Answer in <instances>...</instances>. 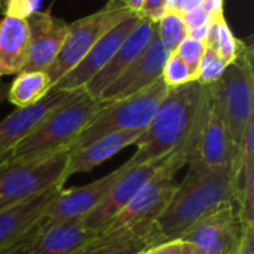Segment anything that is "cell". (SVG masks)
<instances>
[{
    "instance_id": "1",
    "label": "cell",
    "mask_w": 254,
    "mask_h": 254,
    "mask_svg": "<svg viewBox=\"0 0 254 254\" xmlns=\"http://www.w3.org/2000/svg\"><path fill=\"white\" fill-rule=\"evenodd\" d=\"M208 109L207 85L193 80L170 88L152 122L137 140L135 153L127 162L137 165L177 150L199 132Z\"/></svg>"
},
{
    "instance_id": "2",
    "label": "cell",
    "mask_w": 254,
    "mask_h": 254,
    "mask_svg": "<svg viewBox=\"0 0 254 254\" xmlns=\"http://www.w3.org/2000/svg\"><path fill=\"white\" fill-rule=\"evenodd\" d=\"M188 173L177 185L170 202L156 219L164 241L182 238L195 223L223 205L235 204V190L229 168H213L189 161Z\"/></svg>"
},
{
    "instance_id": "3",
    "label": "cell",
    "mask_w": 254,
    "mask_h": 254,
    "mask_svg": "<svg viewBox=\"0 0 254 254\" xmlns=\"http://www.w3.org/2000/svg\"><path fill=\"white\" fill-rule=\"evenodd\" d=\"M210 101L214 110L223 119L231 138L235 162L240 156L244 132L254 118V73L252 45L243 46L237 58L226 65L222 76L207 85ZM232 167V170H234Z\"/></svg>"
},
{
    "instance_id": "4",
    "label": "cell",
    "mask_w": 254,
    "mask_h": 254,
    "mask_svg": "<svg viewBox=\"0 0 254 254\" xmlns=\"http://www.w3.org/2000/svg\"><path fill=\"white\" fill-rule=\"evenodd\" d=\"M104 103L92 98L85 89L52 110L10 153V161L43 156L48 153L70 150L77 137L91 124Z\"/></svg>"
},
{
    "instance_id": "5",
    "label": "cell",
    "mask_w": 254,
    "mask_h": 254,
    "mask_svg": "<svg viewBox=\"0 0 254 254\" xmlns=\"http://www.w3.org/2000/svg\"><path fill=\"white\" fill-rule=\"evenodd\" d=\"M168 91V85L161 77L150 86L138 91L137 94H132L118 101L104 103L103 109L97 113V116L73 143L70 152L80 149L110 132L131 129L144 131L152 122Z\"/></svg>"
},
{
    "instance_id": "6",
    "label": "cell",
    "mask_w": 254,
    "mask_h": 254,
    "mask_svg": "<svg viewBox=\"0 0 254 254\" xmlns=\"http://www.w3.org/2000/svg\"><path fill=\"white\" fill-rule=\"evenodd\" d=\"M70 150L0 162V210L19 204L55 185H64Z\"/></svg>"
},
{
    "instance_id": "7",
    "label": "cell",
    "mask_w": 254,
    "mask_h": 254,
    "mask_svg": "<svg viewBox=\"0 0 254 254\" xmlns=\"http://www.w3.org/2000/svg\"><path fill=\"white\" fill-rule=\"evenodd\" d=\"M129 13L132 12L125 6L109 1L101 10L68 24L67 37L60 54L45 70L52 86L73 67H76L109 30L124 21Z\"/></svg>"
},
{
    "instance_id": "8",
    "label": "cell",
    "mask_w": 254,
    "mask_h": 254,
    "mask_svg": "<svg viewBox=\"0 0 254 254\" xmlns=\"http://www.w3.org/2000/svg\"><path fill=\"white\" fill-rule=\"evenodd\" d=\"M125 164L118 170L106 174L104 177L79 188L61 189L49 205L45 208L43 214L39 219V225L42 229L52 226L55 223L77 220L86 217L109 193L112 186L118 182V179L125 171Z\"/></svg>"
},
{
    "instance_id": "9",
    "label": "cell",
    "mask_w": 254,
    "mask_h": 254,
    "mask_svg": "<svg viewBox=\"0 0 254 254\" xmlns=\"http://www.w3.org/2000/svg\"><path fill=\"white\" fill-rule=\"evenodd\" d=\"M141 15L137 12L129 13L124 21L109 30L85 55V58L73 67L65 76H63L52 88L60 91H77L85 89L91 79L100 73L106 64L113 58L119 46L127 40V37L135 30L141 21Z\"/></svg>"
},
{
    "instance_id": "10",
    "label": "cell",
    "mask_w": 254,
    "mask_h": 254,
    "mask_svg": "<svg viewBox=\"0 0 254 254\" xmlns=\"http://www.w3.org/2000/svg\"><path fill=\"white\" fill-rule=\"evenodd\" d=\"M167 156L146 161L137 165H129L128 162H125L127 168L124 174L112 186L104 199L86 217L82 219L83 225L95 232H100L103 228H106L107 223L115 219L137 195V192L155 176Z\"/></svg>"
},
{
    "instance_id": "11",
    "label": "cell",
    "mask_w": 254,
    "mask_h": 254,
    "mask_svg": "<svg viewBox=\"0 0 254 254\" xmlns=\"http://www.w3.org/2000/svg\"><path fill=\"white\" fill-rule=\"evenodd\" d=\"M240 220L235 204H228L195 223L182 240L190 243L196 254H234Z\"/></svg>"
},
{
    "instance_id": "12",
    "label": "cell",
    "mask_w": 254,
    "mask_h": 254,
    "mask_svg": "<svg viewBox=\"0 0 254 254\" xmlns=\"http://www.w3.org/2000/svg\"><path fill=\"white\" fill-rule=\"evenodd\" d=\"M171 52L162 45L156 31L147 49L100 95L98 100L101 103L118 101L150 86L162 77V70Z\"/></svg>"
},
{
    "instance_id": "13",
    "label": "cell",
    "mask_w": 254,
    "mask_h": 254,
    "mask_svg": "<svg viewBox=\"0 0 254 254\" xmlns=\"http://www.w3.org/2000/svg\"><path fill=\"white\" fill-rule=\"evenodd\" d=\"M79 91L51 89L40 101L27 107H16L7 118L0 122V158L9 153L28 135L36 127L57 107L73 98Z\"/></svg>"
},
{
    "instance_id": "14",
    "label": "cell",
    "mask_w": 254,
    "mask_h": 254,
    "mask_svg": "<svg viewBox=\"0 0 254 254\" xmlns=\"http://www.w3.org/2000/svg\"><path fill=\"white\" fill-rule=\"evenodd\" d=\"M30 40L28 58L22 71H45L60 54L68 24L49 12L36 10L27 18Z\"/></svg>"
},
{
    "instance_id": "15",
    "label": "cell",
    "mask_w": 254,
    "mask_h": 254,
    "mask_svg": "<svg viewBox=\"0 0 254 254\" xmlns=\"http://www.w3.org/2000/svg\"><path fill=\"white\" fill-rule=\"evenodd\" d=\"M156 31H158V22L147 18H141L140 24L119 46L113 58L85 86L86 94L98 100L100 95L147 49Z\"/></svg>"
},
{
    "instance_id": "16",
    "label": "cell",
    "mask_w": 254,
    "mask_h": 254,
    "mask_svg": "<svg viewBox=\"0 0 254 254\" xmlns=\"http://www.w3.org/2000/svg\"><path fill=\"white\" fill-rule=\"evenodd\" d=\"M64 188L55 185L19 204L0 210V253L19 241L40 219L54 196Z\"/></svg>"
},
{
    "instance_id": "17",
    "label": "cell",
    "mask_w": 254,
    "mask_h": 254,
    "mask_svg": "<svg viewBox=\"0 0 254 254\" xmlns=\"http://www.w3.org/2000/svg\"><path fill=\"white\" fill-rule=\"evenodd\" d=\"M190 159L199 161L201 164L213 168H229L232 174L235 152L228 135L226 127L223 124V119L214 110L211 101L210 110L198 134L195 150Z\"/></svg>"
},
{
    "instance_id": "18",
    "label": "cell",
    "mask_w": 254,
    "mask_h": 254,
    "mask_svg": "<svg viewBox=\"0 0 254 254\" xmlns=\"http://www.w3.org/2000/svg\"><path fill=\"white\" fill-rule=\"evenodd\" d=\"M143 132H144L143 129L110 132L91 141L89 144L80 149L71 150L68 155V162H67L65 173H64L65 182L74 174L88 173L94 170L95 167L104 164L107 159L118 155L125 147L135 144Z\"/></svg>"
},
{
    "instance_id": "19",
    "label": "cell",
    "mask_w": 254,
    "mask_h": 254,
    "mask_svg": "<svg viewBox=\"0 0 254 254\" xmlns=\"http://www.w3.org/2000/svg\"><path fill=\"white\" fill-rule=\"evenodd\" d=\"M97 234L80 219L55 223L40 231L30 254H82Z\"/></svg>"
},
{
    "instance_id": "20",
    "label": "cell",
    "mask_w": 254,
    "mask_h": 254,
    "mask_svg": "<svg viewBox=\"0 0 254 254\" xmlns=\"http://www.w3.org/2000/svg\"><path fill=\"white\" fill-rule=\"evenodd\" d=\"M30 31L25 18L4 15L0 19V77L18 74L28 58Z\"/></svg>"
},
{
    "instance_id": "21",
    "label": "cell",
    "mask_w": 254,
    "mask_h": 254,
    "mask_svg": "<svg viewBox=\"0 0 254 254\" xmlns=\"http://www.w3.org/2000/svg\"><path fill=\"white\" fill-rule=\"evenodd\" d=\"M52 83L45 71H21L13 79L7 91V100L16 107H27L40 101Z\"/></svg>"
},
{
    "instance_id": "22",
    "label": "cell",
    "mask_w": 254,
    "mask_h": 254,
    "mask_svg": "<svg viewBox=\"0 0 254 254\" xmlns=\"http://www.w3.org/2000/svg\"><path fill=\"white\" fill-rule=\"evenodd\" d=\"M207 45H210L226 61V64H231L237 58L240 51L243 49L244 42L238 40L234 36L225 16H219V18L213 19L211 30H210V34L207 39Z\"/></svg>"
},
{
    "instance_id": "23",
    "label": "cell",
    "mask_w": 254,
    "mask_h": 254,
    "mask_svg": "<svg viewBox=\"0 0 254 254\" xmlns=\"http://www.w3.org/2000/svg\"><path fill=\"white\" fill-rule=\"evenodd\" d=\"M158 36L162 45L170 52H174L188 37V27L183 19V13L174 9L167 10L165 15L158 21Z\"/></svg>"
},
{
    "instance_id": "24",
    "label": "cell",
    "mask_w": 254,
    "mask_h": 254,
    "mask_svg": "<svg viewBox=\"0 0 254 254\" xmlns=\"http://www.w3.org/2000/svg\"><path fill=\"white\" fill-rule=\"evenodd\" d=\"M226 65V61L210 45H205V51L198 68V82L202 85H211L222 76Z\"/></svg>"
},
{
    "instance_id": "25",
    "label": "cell",
    "mask_w": 254,
    "mask_h": 254,
    "mask_svg": "<svg viewBox=\"0 0 254 254\" xmlns=\"http://www.w3.org/2000/svg\"><path fill=\"white\" fill-rule=\"evenodd\" d=\"M162 79L168 85V88L182 86L185 83L196 80L195 76L192 74V71L189 70L188 64L174 52L170 54V57H168V60H167V63L164 65Z\"/></svg>"
},
{
    "instance_id": "26",
    "label": "cell",
    "mask_w": 254,
    "mask_h": 254,
    "mask_svg": "<svg viewBox=\"0 0 254 254\" xmlns=\"http://www.w3.org/2000/svg\"><path fill=\"white\" fill-rule=\"evenodd\" d=\"M205 45L207 43L188 36L179 45V48L174 51V54H177L188 64L189 70L192 71V74L195 76L196 80H198V68H199V63H201L202 54L205 51Z\"/></svg>"
},
{
    "instance_id": "27",
    "label": "cell",
    "mask_w": 254,
    "mask_h": 254,
    "mask_svg": "<svg viewBox=\"0 0 254 254\" xmlns=\"http://www.w3.org/2000/svg\"><path fill=\"white\" fill-rule=\"evenodd\" d=\"M137 254H196V252L190 243L182 238H176L153 244Z\"/></svg>"
},
{
    "instance_id": "28",
    "label": "cell",
    "mask_w": 254,
    "mask_h": 254,
    "mask_svg": "<svg viewBox=\"0 0 254 254\" xmlns=\"http://www.w3.org/2000/svg\"><path fill=\"white\" fill-rule=\"evenodd\" d=\"M40 231L42 229H40V225L37 222L19 241H16L12 247H9L7 250H4L3 253L0 254H30L37 237H39V234H40Z\"/></svg>"
},
{
    "instance_id": "29",
    "label": "cell",
    "mask_w": 254,
    "mask_h": 254,
    "mask_svg": "<svg viewBox=\"0 0 254 254\" xmlns=\"http://www.w3.org/2000/svg\"><path fill=\"white\" fill-rule=\"evenodd\" d=\"M183 19H185L188 31H189V30H193V28H198V27H202V25L211 22L213 16L202 4H198V6L192 7L190 10L185 12Z\"/></svg>"
},
{
    "instance_id": "30",
    "label": "cell",
    "mask_w": 254,
    "mask_h": 254,
    "mask_svg": "<svg viewBox=\"0 0 254 254\" xmlns=\"http://www.w3.org/2000/svg\"><path fill=\"white\" fill-rule=\"evenodd\" d=\"M168 10V0H143L140 7V15L143 18L158 22Z\"/></svg>"
},
{
    "instance_id": "31",
    "label": "cell",
    "mask_w": 254,
    "mask_h": 254,
    "mask_svg": "<svg viewBox=\"0 0 254 254\" xmlns=\"http://www.w3.org/2000/svg\"><path fill=\"white\" fill-rule=\"evenodd\" d=\"M234 254H254V225H241Z\"/></svg>"
},
{
    "instance_id": "32",
    "label": "cell",
    "mask_w": 254,
    "mask_h": 254,
    "mask_svg": "<svg viewBox=\"0 0 254 254\" xmlns=\"http://www.w3.org/2000/svg\"><path fill=\"white\" fill-rule=\"evenodd\" d=\"M211 24H213V21L208 22V24H205V25H202V27L189 30L188 31V36H190V37H193L196 40H201V42L207 43V39H208V34H210V30H211Z\"/></svg>"
},
{
    "instance_id": "33",
    "label": "cell",
    "mask_w": 254,
    "mask_h": 254,
    "mask_svg": "<svg viewBox=\"0 0 254 254\" xmlns=\"http://www.w3.org/2000/svg\"><path fill=\"white\" fill-rule=\"evenodd\" d=\"M198 4H199V0H174L173 9L180 12V13H185V12L190 10L192 7H195Z\"/></svg>"
},
{
    "instance_id": "34",
    "label": "cell",
    "mask_w": 254,
    "mask_h": 254,
    "mask_svg": "<svg viewBox=\"0 0 254 254\" xmlns=\"http://www.w3.org/2000/svg\"><path fill=\"white\" fill-rule=\"evenodd\" d=\"M113 3H118V4H122L125 6L127 9H129L131 12H140V7H141V3L143 0H110Z\"/></svg>"
},
{
    "instance_id": "35",
    "label": "cell",
    "mask_w": 254,
    "mask_h": 254,
    "mask_svg": "<svg viewBox=\"0 0 254 254\" xmlns=\"http://www.w3.org/2000/svg\"><path fill=\"white\" fill-rule=\"evenodd\" d=\"M7 91H9V86L3 82H0V104L7 98Z\"/></svg>"
},
{
    "instance_id": "36",
    "label": "cell",
    "mask_w": 254,
    "mask_h": 254,
    "mask_svg": "<svg viewBox=\"0 0 254 254\" xmlns=\"http://www.w3.org/2000/svg\"><path fill=\"white\" fill-rule=\"evenodd\" d=\"M6 3H7V0H0V13H4Z\"/></svg>"
},
{
    "instance_id": "37",
    "label": "cell",
    "mask_w": 254,
    "mask_h": 254,
    "mask_svg": "<svg viewBox=\"0 0 254 254\" xmlns=\"http://www.w3.org/2000/svg\"><path fill=\"white\" fill-rule=\"evenodd\" d=\"M6 158H7V156H4V158H0V162H3V161H4Z\"/></svg>"
}]
</instances>
